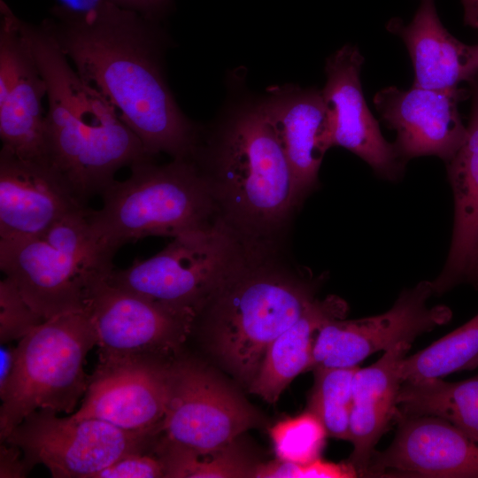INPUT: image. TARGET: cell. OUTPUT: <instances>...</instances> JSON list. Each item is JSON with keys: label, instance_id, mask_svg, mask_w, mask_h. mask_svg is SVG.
<instances>
[{"label": "cell", "instance_id": "obj_1", "mask_svg": "<svg viewBox=\"0 0 478 478\" xmlns=\"http://www.w3.org/2000/svg\"><path fill=\"white\" fill-rule=\"evenodd\" d=\"M42 25L74 69L103 95L152 157H190L196 127L177 105L165 79L162 36L155 20L118 4L90 20Z\"/></svg>", "mask_w": 478, "mask_h": 478}, {"label": "cell", "instance_id": "obj_2", "mask_svg": "<svg viewBox=\"0 0 478 478\" xmlns=\"http://www.w3.org/2000/svg\"><path fill=\"white\" fill-rule=\"evenodd\" d=\"M22 26L47 86L46 160L85 204L120 168L152 157L114 106L79 75L42 23Z\"/></svg>", "mask_w": 478, "mask_h": 478}, {"label": "cell", "instance_id": "obj_3", "mask_svg": "<svg viewBox=\"0 0 478 478\" xmlns=\"http://www.w3.org/2000/svg\"><path fill=\"white\" fill-rule=\"evenodd\" d=\"M271 244L268 239L243 238L236 263L199 313L205 314L212 349L251 383L269 345L315 298L316 282L274 258Z\"/></svg>", "mask_w": 478, "mask_h": 478}, {"label": "cell", "instance_id": "obj_4", "mask_svg": "<svg viewBox=\"0 0 478 478\" xmlns=\"http://www.w3.org/2000/svg\"><path fill=\"white\" fill-rule=\"evenodd\" d=\"M220 216L243 237L269 239L298 205L289 162L259 105L240 110L217 148L191 156Z\"/></svg>", "mask_w": 478, "mask_h": 478}, {"label": "cell", "instance_id": "obj_5", "mask_svg": "<svg viewBox=\"0 0 478 478\" xmlns=\"http://www.w3.org/2000/svg\"><path fill=\"white\" fill-rule=\"evenodd\" d=\"M124 181L100 194L103 206L88 212L91 247L99 263L112 266L125 243L149 235L177 237L212 225L220 214L208 181L191 158L156 166L151 159L130 166Z\"/></svg>", "mask_w": 478, "mask_h": 478}, {"label": "cell", "instance_id": "obj_6", "mask_svg": "<svg viewBox=\"0 0 478 478\" xmlns=\"http://www.w3.org/2000/svg\"><path fill=\"white\" fill-rule=\"evenodd\" d=\"M95 345L86 308L45 320L19 340L14 372L1 397V443L35 410L73 412L89 386L84 363Z\"/></svg>", "mask_w": 478, "mask_h": 478}, {"label": "cell", "instance_id": "obj_7", "mask_svg": "<svg viewBox=\"0 0 478 478\" xmlns=\"http://www.w3.org/2000/svg\"><path fill=\"white\" fill-rule=\"evenodd\" d=\"M243 237L221 217L145 260L107 274L112 285L196 319L236 263Z\"/></svg>", "mask_w": 478, "mask_h": 478}, {"label": "cell", "instance_id": "obj_8", "mask_svg": "<svg viewBox=\"0 0 478 478\" xmlns=\"http://www.w3.org/2000/svg\"><path fill=\"white\" fill-rule=\"evenodd\" d=\"M89 210L73 213L44 233L0 239V267L44 320L81 311L92 275L103 266L88 231Z\"/></svg>", "mask_w": 478, "mask_h": 478}, {"label": "cell", "instance_id": "obj_9", "mask_svg": "<svg viewBox=\"0 0 478 478\" xmlns=\"http://www.w3.org/2000/svg\"><path fill=\"white\" fill-rule=\"evenodd\" d=\"M160 433L127 430L100 419L58 417L38 409L4 442L18 446L31 469L44 465L55 478H95L124 455L154 450Z\"/></svg>", "mask_w": 478, "mask_h": 478}, {"label": "cell", "instance_id": "obj_10", "mask_svg": "<svg viewBox=\"0 0 478 478\" xmlns=\"http://www.w3.org/2000/svg\"><path fill=\"white\" fill-rule=\"evenodd\" d=\"M259 420L253 407L209 368L188 358L170 361L162 438L212 451L233 444Z\"/></svg>", "mask_w": 478, "mask_h": 478}, {"label": "cell", "instance_id": "obj_11", "mask_svg": "<svg viewBox=\"0 0 478 478\" xmlns=\"http://www.w3.org/2000/svg\"><path fill=\"white\" fill-rule=\"evenodd\" d=\"M110 270L96 272L87 288L85 308L96 331L98 358H164L176 350L196 317L112 285L107 280Z\"/></svg>", "mask_w": 478, "mask_h": 478}, {"label": "cell", "instance_id": "obj_12", "mask_svg": "<svg viewBox=\"0 0 478 478\" xmlns=\"http://www.w3.org/2000/svg\"><path fill=\"white\" fill-rule=\"evenodd\" d=\"M430 281H421L401 291L391 308L379 315L324 323L318 331L307 371L318 367H352L370 355L448 323L451 310L428 306L433 296Z\"/></svg>", "mask_w": 478, "mask_h": 478}, {"label": "cell", "instance_id": "obj_13", "mask_svg": "<svg viewBox=\"0 0 478 478\" xmlns=\"http://www.w3.org/2000/svg\"><path fill=\"white\" fill-rule=\"evenodd\" d=\"M19 19L0 0V137L2 149L45 159L47 86Z\"/></svg>", "mask_w": 478, "mask_h": 478}, {"label": "cell", "instance_id": "obj_14", "mask_svg": "<svg viewBox=\"0 0 478 478\" xmlns=\"http://www.w3.org/2000/svg\"><path fill=\"white\" fill-rule=\"evenodd\" d=\"M169 363L156 356L99 358L81 405L72 416L100 419L127 430L160 433Z\"/></svg>", "mask_w": 478, "mask_h": 478}, {"label": "cell", "instance_id": "obj_15", "mask_svg": "<svg viewBox=\"0 0 478 478\" xmlns=\"http://www.w3.org/2000/svg\"><path fill=\"white\" fill-rule=\"evenodd\" d=\"M364 58L355 45L346 44L326 61V84L321 90L326 104L331 144L351 151L380 178L397 181L405 162L393 143L382 135L362 90Z\"/></svg>", "mask_w": 478, "mask_h": 478}, {"label": "cell", "instance_id": "obj_16", "mask_svg": "<svg viewBox=\"0 0 478 478\" xmlns=\"http://www.w3.org/2000/svg\"><path fill=\"white\" fill-rule=\"evenodd\" d=\"M465 90L390 86L379 90L374 103L382 120L396 132L393 143L404 162L436 156L448 162L464 143L466 127L459 111Z\"/></svg>", "mask_w": 478, "mask_h": 478}, {"label": "cell", "instance_id": "obj_17", "mask_svg": "<svg viewBox=\"0 0 478 478\" xmlns=\"http://www.w3.org/2000/svg\"><path fill=\"white\" fill-rule=\"evenodd\" d=\"M397 430L374 451L365 476L400 474L429 478H478V442L436 416L396 413Z\"/></svg>", "mask_w": 478, "mask_h": 478}, {"label": "cell", "instance_id": "obj_18", "mask_svg": "<svg viewBox=\"0 0 478 478\" xmlns=\"http://www.w3.org/2000/svg\"><path fill=\"white\" fill-rule=\"evenodd\" d=\"M86 209L45 159L0 151V239L35 236Z\"/></svg>", "mask_w": 478, "mask_h": 478}, {"label": "cell", "instance_id": "obj_19", "mask_svg": "<svg viewBox=\"0 0 478 478\" xmlns=\"http://www.w3.org/2000/svg\"><path fill=\"white\" fill-rule=\"evenodd\" d=\"M267 92L258 105L289 162L300 204L316 188L324 155L332 147L322 92L292 84L271 87Z\"/></svg>", "mask_w": 478, "mask_h": 478}, {"label": "cell", "instance_id": "obj_20", "mask_svg": "<svg viewBox=\"0 0 478 478\" xmlns=\"http://www.w3.org/2000/svg\"><path fill=\"white\" fill-rule=\"evenodd\" d=\"M388 30L404 42L414 70L413 86L451 89L478 75V44L455 38L437 15L435 0H420L412 19H393Z\"/></svg>", "mask_w": 478, "mask_h": 478}, {"label": "cell", "instance_id": "obj_21", "mask_svg": "<svg viewBox=\"0 0 478 478\" xmlns=\"http://www.w3.org/2000/svg\"><path fill=\"white\" fill-rule=\"evenodd\" d=\"M470 83L473 99L466 136L446 162L453 194V227L445 264L431 281L434 295H443L463 282L478 249V76Z\"/></svg>", "mask_w": 478, "mask_h": 478}, {"label": "cell", "instance_id": "obj_22", "mask_svg": "<svg viewBox=\"0 0 478 478\" xmlns=\"http://www.w3.org/2000/svg\"><path fill=\"white\" fill-rule=\"evenodd\" d=\"M411 344L398 343L385 351L373 365L358 367L354 374L350 415V442L353 451L349 461L360 476L366 475L374 446L395 419L402 385L398 366Z\"/></svg>", "mask_w": 478, "mask_h": 478}, {"label": "cell", "instance_id": "obj_23", "mask_svg": "<svg viewBox=\"0 0 478 478\" xmlns=\"http://www.w3.org/2000/svg\"><path fill=\"white\" fill-rule=\"evenodd\" d=\"M348 310L347 303L337 296L315 297L300 318L269 345L250 392L274 404L293 379L307 371L320 327L345 318Z\"/></svg>", "mask_w": 478, "mask_h": 478}, {"label": "cell", "instance_id": "obj_24", "mask_svg": "<svg viewBox=\"0 0 478 478\" xmlns=\"http://www.w3.org/2000/svg\"><path fill=\"white\" fill-rule=\"evenodd\" d=\"M397 413L442 418L478 442V374L460 382L430 378L403 382Z\"/></svg>", "mask_w": 478, "mask_h": 478}, {"label": "cell", "instance_id": "obj_25", "mask_svg": "<svg viewBox=\"0 0 478 478\" xmlns=\"http://www.w3.org/2000/svg\"><path fill=\"white\" fill-rule=\"evenodd\" d=\"M478 367V313L425 349L405 356L398 366L403 382L443 378Z\"/></svg>", "mask_w": 478, "mask_h": 478}, {"label": "cell", "instance_id": "obj_26", "mask_svg": "<svg viewBox=\"0 0 478 478\" xmlns=\"http://www.w3.org/2000/svg\"><path fill=\"white\" fill-rule=\"evenodd\" d=\"M232 445L197 451L159 436L155 451L163 463L165 477H253L256 466L253 467Z\"/></svg>", "mask_w": 478, "mask_h": 478}, {"label": "cell", "instance_id": "obj_27", "mask_svg": "<svg viewBox=\"0 0 478 478\" xmlns=\"http://www.w3.org/2000/svg\"><path fill=\"white\" fill-rule=\"evenodd\" d=\"M358 366L318 367L307 410L322 422L329 436L350 441L352 381Z\"/></svg>", "mask_w": 478, "mask_h": 478}, {"label": "cell", "instance_id": "obj_28", "mask_svg": "<svg viewBox=\"0 0 478 478\" xmlns=\"http://www.w3.org/2000/svg\"><path fill=\"white\" fill-rule=\"evenodd\" d=\"M270 435L278 459L298 464L319 459L328 436L320 420L308 410L279 421Z\"/></svg>", "mask_w": 478, "mask_h": 478}, {"label": "cell", "instance_id": "obj_29", "mask_svg": "<svg viewBox=\"0 0 478 478\" xmlns=\"http://www.w3.org/2000/svg\"><path fill=\"white\" fill-rule=\"evenodd\" d=\"M45 320L25 300L14 282L0 281V342L20 340Z\"/></svg>", "mask_w": 478, "mask_h": 478}, {"label": "cell", "instance_id": "obj_30", "mask_svg": "<svg viewBox=\"0 0 478 478\" xmlns=\"http://www.w3.org/2000/svg\"><path fill=\"white\" fill-rule=\"evenodd\" d=\"M358 472L349 461L333 463L320 458L305 464L276 460L256 466L253 477L258 478H352Z\"/></svg>", "mask_w": 478, "mask_h": 478}, {"label": "cell", "instance_id": "obj_31", "mask_svg": "<svg viewBox=\"0 0 478 478\" xmlns=\"http://www.w3.org/2000/svg\"><path fill=\"white\" fill-rule=\"evenodd\" d=\"M165 477L164 466L154 450L122 456L100 471L95 478Z\"/></svg>", "mask_w": 478, "mask_h": 478}, {"label": "cell", "instance_id": "obj_32", "mask_svg": "<svg viewBox=\"0 0 478 478\" xmlns=\"http://www.w3.org/2000/svg\"><path fill=\"white\" fill-rule=\"evenodd\" d=\"M116 4L113 0H52L51 19L62 23L85 22Z\"/></svg>", "mask_w": 478, "mask_h": 478}, {"label": "cell", "instance_id": "obj_33", "mask_svg": "<svg viewBox=\"0 0 478 478\" xmlns=\"http://www.w3.org/2000/svg\"><path fill=\"white\" fill-rule=\"evenodd\" d=\"M29 470L22 451L16 445L2 442L0 446V477H25Z\"/></svg>", "mask_w": 478, "mask_h": 478}, {"label": "cell", "instance_id": "obj_34", "mask_svg": "<svg viewBox=\"0 0 478 478\" xmlns=\"http://www.w3.org/2000/svg\"><path fill=\"white\" fill-rule=\"evenodd\" d=\"M120 6L156 19L166 11L171 0H113Z\"/></svg>", "mask_w": 478, "mask_h": 478}, {"label": "cell", "instance_id": "obj_35", "mask_svg": "<svg viewBox=\"0 0 478 478\" xmlns=\"http://www.w3.org/2000/svg\"><path fill=\"white\" fill-rule=\"evenodd\" d=\"M17 359V346L1 344L0 348V398L5 394L12 380Z\"/></svg>", "mask_w": 478, "mask_h": 478}, {"label": "cell", "instance_id": "obj_36", "mask_svg": "<svg viewBox=\"0 0 478 478\" xmlns=\"http://www.w3.org/2000/svg\"><path fill=\"white\" fill-rule=\"evenodd\" d=\"M463 282H466L478 288V249L469 262L464 275Z\"/></svg>", "mask_w": 478, "mask_h": 478}, {"label": "cell", "instance_id": "obj_37", "mask_svg": "<svg viewBox=\"0 0 478 478\" xmlns=\"http://www.w3.org/2000/svg\"><path fill=\"white\" fill-rule=\"evenodd\" d=\"M473 27L478 30V21L474 25Z\"/></svg>", "mask_w": 478, "mask_h": 478}]
</instances>
